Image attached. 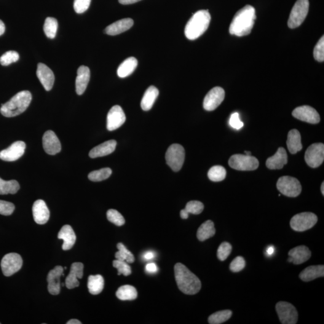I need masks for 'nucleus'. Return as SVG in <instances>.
<instances>
[{"mask_svg": "<svg viewBox=\"0 0 324 324\" xmlns=\"http://www.w3.org/2000/svg\"><path fill=\"white\" fill-rule=\"evenodd\" d=\"M256 18L255 8L247 5L238 10L230 24L229 33L238 37L247 36L251 33Z\"/></svg>", "mask_w": 324, "mask_h": 324, "instance_id": "nucleus-1", "label": "nucleus"}, {"mask_svg": "<svg viewBox=\"0 0 324 324\" xmlns=\"http://www.w3.org/2000/svg\"><path fill=\"white\" fill-rule=\"evenodd\" d=\"M175 277L179 290L187 295H195L201 288V282L196 275L183 264L177 263L174 267Z\"/></svg>", "mask_w": 324, "mask_h": 324, "instance_id": "nucleus-2", "label": "nucleus"}, {"mask_svg": "<svg viewBox=\"0 0 324 324\" xmlns=\"http://www.w3.org/2000/svg\"><path fill=\"white\" fill-rule=\"evenodd\" d=\"M211 15L208 10H201L194 13L187 22L184 33L191 41L199 38L205 33L210 25Z\"/></svg>", "mask_w": 324, "mask_h": 324, "instance_id": "nucleus-3", "label": "nucleus"}, {"mask_svg": "<svg viewBox=\"0 0 324 324\" xmlns=\"http://www.w3.org/2000/svg\"><path fill=\"white\" fill-rule=\"evenodd\" d=\"M32 100L28 91H23L15 95L9 101L2 104L0 112L6 117H13L23 113L28 108Z\"/></svg>", "mask_w": 324, "mask_h": 324, "instance_id": "nucleus-4", "label": "nucleus"}, {"mask_svg": "<svg viewBox=\"0 0 324 324\" xmlns=\"http://www.w3.org/2000/svg\"><path fill=\"white\" fill-rule=\"evenodd\" d=\"M309 8V0H297L292 9L289 18V27L294 29L300 26L307 17Z\"/></svg>", "mask_w": 324, "mask_h": 324, "instance_id": "nucleus-5", "label": "nucleus"}, {"mask_svg": "<svg viewBox=\"0 0 324 324\" xmlns=\"http://www.w3.org/2000/svg\"><path fill=\"white\" fill-rule=\"evenodd\" d=\"M277 188L286 197L296 198L301 194L302 187L299 181L290 176H283L278 179Z\"/></svg>", "mask_w": 324, "mask_h": 324, "instance_id": "nucleus-6", "label": "nucleus"}, {"mask_svg": "<svg viewBox=\"0 0 324 324\" xmlns=\"http://www.w3.org/2000/svg\"><path fill=\"white\" fill-rule=\"evenodd\" d=\"M317 222L318 217L315 214L304 212L293 216L290 221V226L294 231L304 232L312 228Z\"/></svg>", "mask_w": 324, "mask_h": 324, "instance_id": "nucleus-7", "label": "nucleus"}, {"mask_svg": "<svg viewBox=\"0 0 324 324\" xmlns=\"http://www.w3.org/2000/svg\"><path fill=\"white\" fill-rule=\"evenodd\" d=\"M165 158L170 167L175 172H178L183 167L185 159V150L179 144H173L166 152Z\"/></svg>", "mask_w": 324, "mask_h": 324, "instance_id": "nucleus-8", "label": "nucleus"}, {"mask_svg": "<svg viewBox=\"0 0 324 324\" xmlns=\"http://www.w3.org/2000/svg\"><path fill=\"white\" fill-rule=\"evenodd\" d=\"M259 164L255 157L246 154H234L229 160L230 167L238 171H254L258 168Z\"/></svg>", "mask_w": 324, "mask_h": 324, "instance_id": "nucleus-9", "label": "nucleus"}, {"mask_svg": "<svg viewBox=\"0 0 324 324\" xmlns=\"http://www.w3.org/2000/svg\"><path fill=\"white\" fill-rule=\"evenodd\" d=\"M275 310L280 323L283 324H296L298 322L299 313L296 308L290 302H278Z\"/></svg>", "mask_w": 324, "mask_h": 324, "instance_id": "nucleus-10", "label": "nucleus"}, {"mask_svg": "<svg viewBox=\"0 0 324 324\" xmlns=\"http://www.w3.org/2000/svg\"><path fill=\"white\" fill-rule=\"evenodd\" d=\"M23 261L21 256L18 253H8L2 258L1 267L5 276H11L18 271L23 266Z\"/></svg>", "mask_w": 324, "mask_h": 324, "instance_id": "nucleus-11", "label": "nucleus"}, {"mask_svg": "<svg viewBox=\"0 0 324 324\" xmlns=\"http://www.w3.org/2000/svg\"><path fill=\"white\" fill-rule=\"evenodd\" d=\"M324 160V145L315 143L307 149L305 153V160L308 165L316 168L322 165Z\"/></svg>", "mask_w": 324, "mask_h": 324, "instance_id": "nucleus-12", "label": "nucleus"}, {"mask_svg": "<svg viewBox=\"0 0 324 324\" xmlns=\"http://www.w3.org/2000/svg\"><path fill=\"white\" fill-rule=\"evenodd\" d=\"M225 93L223 88L216 87L212 88L205 96L203 106L206 111H212L224 101Z\"/></svg>", "mask_w": 324, "mask_h": 324, "instance_id": "nucleus-13", "label": "nucleus"}, {"mask_svg": "<svg viewBox=\"0 0 324 324\" xmlns=\"http://www.w3.org/2000/svg\"><path fill=\"white\" fill-rule=\"evenodd\" d=\"M293 116L301 121L318 124L320 122V116L318 112L310 106H301L296 108L293 112Z\"/></svg>", "mask_w": 324, "mask_h": 324, "instance_id": "nucleus-14", "label": "nucleus"}, {"mask_svg": "<svg viewBox=\"0 0 324 324\" xmlns=\"http://www.w3.org/2000/svg\"><path fill=\"white\" fill-rule=\"evenodd\" d=\"M26 145L23 141H17L7 149L0 152V159L6 162H14L23 156Z\"/></svg>", "mask_w": 324, "mask_h": 324, "instance_id": "nucleus-15", "label": "nucleus"}, {"mask_svg": "<svg viewBox=\"0 0 324 324\" xmlns=\"http://www.w3.org/2000/svg\"><path fill=\"white\" fill-rule=\"evenodd\" d=\"M126 120L122 107L116 105L110 109L107 116V128L109 131L117 129L124 124Z\"/></svg>", "mask_w": 324, "mask_h": 324, "instance_id": "nucleus-16", "label": "nucleus"}, {"mask_svg": "<svg viewBox=\"0 0 324 324\" xmlns=\"http://www.w3.org/2000/svg\"><path fill=\"white\" fill-rule=\"evenodd\" d=\"M64 269L61 266H56L48 273L47 281L48 290L52 295H58L60 293V278L63 275Z\"/></svg>", "mask_w": 324, "mask_h": 324, "instance_id": "nucleus-17", "label": "nucleus"}, {"mask_svg": "<svg viewBox=\"0 0 324 324\" xmlns=\"http://www.w3.org/2000/svg\"><path fill=\"white\" fill-rule=\"evenodd\" d=\"M43 147L47 154L55 155L61 150V146L57 136L52 130H48L43 136Z\"/></svg>", "mask_w": 324, "mask_h": 324, "instance_id": "nucleus-18", "label": "nucleus"}, {"mask_svg": "<svg viewBox=\"0 0 324 324\" xmlns=\"http://www.w3.org/2000/svg\"><path fill=\"white\" fill-rule=\"evenodd\" d=\"M37 76L43 86L47 91H50L54 84L55 76L52 70L43 63H39L37 65Z\"/></svg>", "mask_w": 324, "mask_h": 324, "instance_id": "nucleus-19", "label": "nucleus"}, {"mask_svg": "<svg viewBox=\"0 0 324 324\" xmlns=\"http://www.w3.org/2000/svg\"><path fill=\"white\" fill-rule=\"evenodd\" d=\"M33 214L35 222L44 224L49 221L50 212L44 200L39 199L35 201L33 206Z\"/></svg>", "mask_w": 324, "mask_h": 324, "instance_id": "nucleus-20", "label": "nucleus"}, {"mask_svg": "<svg viewBox=\"0 0 324 324\" xmlns=\"http://www.w3.org/2000/svg\"><path fill=\"white\" fill-rule=\"evenodd\" d=\"M84 271V265L81 262H75L72 264L71 272L68 276L66 277L65 285L68 289H74L78 287L79 282L77 278H82Z\"/></svg>", "mask_w": 324, "mask_h": 324, "instance_id": "nucleus-21", "label": "nucleus"}, {"mask_svg": "<svg viewBox=\"0 0 324 324\" xmlns=\"http://www.w3.org/2000/svg\"><path fill=\"white\" fill-rule=\"evenodd\" d=\"M288 163V155L285 149L280 147L276 152L267 160L266 166L270 170H280Z\"/></svg>", "mask_w": 324, "mask_h": 324, "instance_id": "nucleus-22", "label": "nucleus"}, {"mask_svg": "<svg viewBox=\"0 0 324 324\" xmlns=\"http://www.w3.org/2000/svg\"><path fill=\"white\" fill-rule=\"evenodd\" d=\"M90 79V71L87 66H81L77 69L76 79V92L82 95L85 92Z\"/></svg>", "mask_w": 324, "mask_h": 324, "instance_id": "nucleus-23", "label": "nucleus"}, {"mask_svg": "<svg viewBox=\"0 0 324 324\" xmlns=\"http://www.w3.org/2000/svg\"><path fill=\"white\" fill-rule=\"evenodd\" d=\"M133 20L131 18H125L123 20L116 21L110 25L107 26L104 32L109 36H116L123 32L126 31L133 26Z\"/></svg>", "mask_w": 324, "mask_h": 324, "instance_id": "nucleus-24", "label": "nucleus"}, {"mask_svg": "<svg viewBox=\"0 0 324 324\" xmlns=\"http://www.w3.org/2000/svg\"><path fill=\"white\" fill-rule=\"evenodd\" d=\"M288 255L293 259L294 264L299 265L309 260L311 257L312 253L306 246H299L292 249L289 251Z\"/></svg>", "mask_w": 324, "mask_h": 324, "instance_id": "nucleus-25", "label": "nucleus"}, {"mask_svg": "<svg viewBox=\"0 0 324 324\" xmlns=\"http://www.w3.org/2000/svg\"><path fill=\"white\" fill-rule=\"evenodd\" d=\"M58 239L63 240L62 249L64 250L71 249L76 242V237L72 227L66 224L62 227L58 234Z\"/></svg>", "mask_w": 324, "mask_h": 324, "instance_id": "nucleus-26", "label": "nucleus"}, {"mask_svg": "<svg viewBox=\"0 0 324 324\" xmlns=\"http://www.w3.org/2000/svg\"><path fill=\"white\" fill-rule=\"evenodd\" d=\"M117 142L115 140H110L104 142L94 148L89 152L91 158H97L107 156L116 150Z\"/></svg>", "mask_w": 324, "mask_h": 324, "instance_id": "nucleus-27", "label": "nucleus"}, {"mask_svg": "<svg viewBox=\"0 0 324 324\" xmlns=\"http://www.w3.org/2000/svg\"><path fill=\"white\" fill-rule=\"evenodd\" d=\"M324 276V266L323 265L308 267L301 272L299 278L304 282H310L316 278Z\"/></svg>", "mask_w": 324, "mask_h": 324, "instance_id": "nucleus-28", "label": "nucleus"}, {"mask_svg": "<svg viewBox=\"0 0 324 324\" xmlns=\"http://www.w3.org/2000/svg\"><path fill=\"white\" fill-rule=\"evenodd\" d=\"M287 147L291 154H296L302 149L300 133L297 129L290 131L288 135Z\"/></svg>", "mask_w": 324, "mask_h": 324, "instance_id": "nucleus-29", "label": "nucleus"}, {"mask_svg": "<svg viewBox=\"0 0 324 324\" xmlns=\"http://www.w3.org/2000/svg\"><path fill=\"white\" fill-rule=\"evenodd\" d=\"M159 90L154 86H150L146 90L143 99H142L141 106L144 111L150 110L152 106L159 96Z\"/></svg>", "mask_w": 324, "mask_h": 324, "instance_id": "nucleus-30", "label": "nucleus"}, {"mask_svg": "<svg viewBox=\"0 0 324 324\" xmlns=\"http://www.w3.org/2000/svg\"><path fill=\"white\" fill-rule=\"evenodd\" d=\"M138 66V60L135 57H129L120 64L117 75L121 78L126 77L133 73Z\"/></svg>", "mask_w": 324, "mask_h": 324, "instance_id": "nucleus-31", "label": "nucleus"}, {"mask_svg": "<svg viewBox=\"0 0 324 324\" xmlns=\"http://www.w3.org/2000/svg\"><path fill=\"white\" fill-rule=\"evenodd\" d=\"M216 234V229L213 221L208 220L203 223L198 229L197 238L200 242L213 237Z\"/></svg>", "mask_w": 324, "mask_h": 324, "instance_id": "nucleus-32", "label": "nucleus"}, {"mask_svg": "<svg viewBox=\"0 0 324 324\" xmlns=\"http://www.w3.org/2000/svg\"><path fill=\"white\" fill-rule=\"evenodd\" d=\"M104 288V278L101 275H91L88 277V288L90 293L98 295L101 293Z\"/></svg>", "mask_w": 324, "mask_h": 324, "instance_id": "nucleus-33", "label": "nucleus"}, {"mask_svg": "<svg viewBox=\"0 0 324 324\" xmlns=\"http://www.w3.org/2000/svg\"><path fill=\"white\" fill-rule=\"evenodd\" d=\"M117 298L123 301L133 300L137 298L138 293L135 287L124 285L119 288L116 293Z\"/></svg>", "mask_w": 324, "mask_h": 324, "instance_id": "nucleus-34", "label": "nucleus"}, {"mask_svg": "<svg viewBox=\"0 0 324 324\" xmlns=\"http://www.w3.org/2000/svg\"><path fill=\"white\" fill-rule=\"evenodd\" d=\"M20 189V184L17 181H5L0 178V195L15 194Z\"/></svg>", "mask_w": 324, "mask_h": 324, "instance_id": "nucleus-35", "label": "nucleus"}, {"mask_svg": "<svg viewBox=\"0 0 324 324\" xmlns=\"http://www.w3.org/2000/svg\"><path fill=\"white\" fill-rule=\"evenodd\" d=\"M232 312L230 310H221L213 313L208 318V323L210 324H221L226 322L232 317Z\"/></svg>", "mask_w": 324, "mask_h": 324, "instance_id": "nucleus-36", "label": "nucleus"}, {"mask_svg": "<svg viewBox=\"0 0 324 324\" xmlns=\"http://www.w3.org/2000/svg\"><path fill=\"white\" fill-rule=\"evenodd\" d=\"M117 248L119 249V251L116 252L115 256L118 260L125 261L128 264L133 263L135 261V257L123 243L118 244Z\"/></svg>", "mask_w": 324, "mask_h": 324, "instance_id": "nucleus-37", "label": "nucleus"}, {"mask_svg": "<svg viewBox=\"0 0 324 324\" xmlns=\"http://www.w3.org/2000/svg\"><path fill=\"white\" fill-rule=\"evenodd\" d=\"M58 29V21L55 18L48 17L45 20L44 30L50 39H54Z\"/></svg>", "mask_w": 324, "mask_h": 324, "instance_id": "nucleus-38", "label": "nucleus"}, {"mask_svg": "<svg viewBox=\"0 0 324 324\" xmlns=\"http://www.w3.org/2000/svg\"><path fill=\"white\" fill-rule=\"evenodd\" d=\"M226 171L222 166H214L210 168L208 173V177L210 180L214 182L223 181L226 178Z\"/></svg>", "mask_w": 324, "mask_h": 324, "instance_id": "nucleus-39", "label": "nucleus"}, {"mask_svg": "<svg viewBox=\"0 0 324 324\" xmlns=\"http://www.w3.org/2000/svg\"><path fill=\"white\" fill-rule=\"evenodd\" d=\"M111 174V169L102 168L101 170L92 171V173L88 174V178L92 181H101L108 178Z\"/></svg>", "mask_w": 324, "mask_h": 324, "instance_id": "nucleus-40", "label": "nucleus"}, {"mask_svg": "<svg viewBox=\"0 0 324 324\" xmlns=\"http://www.w3.org/2000/svg\"><path fill=\"white\" fill-rule=\"evenodd\" d=\"M107 218L111 223L116 224L117 226H121L125 224V219L123 218L121 213L114 209H111L107 211Z\"/></svg>", "mask_w": 324, "mask_h": 324, "instance_id": "nucleus-41", "label": "nucleus"}, {"mask_svg": "<svg viewBox=\"0 0 324 324\" xmlns=\"http://www.w3.org/2000/svg\"><path fill=\"white\" fill-rule=\"evenodd\" d=\"M20 58V55L15 50H9L0 57V64L2 66H9L10 64L17 62Z\"/></svg>", "mask_w": 324, "mask_h": 324, "instance_id": "nucleus-42", "label": "nucleus"}, {"mask_svg": "<svg viewBox=\"0 0 324 324\" xmlns=\"http://www.w3.org/2000/svg\"><path fill=\"white\" fill-rule=\"evenodd\" d=\"M231 251L232 246L231 244L227 242H224L219 246L218 252H217V256H218L219 260L224 261L229 256Z\"/></svg>", "mask_w": 324, "mask_h": 324, "instance_id": "nucleus-43", "label": "nucleus"}, {"mask_svg": "<svg viewBox=\"0 0 324 324\" xmlns=\"http://www.w3.org/2000/svg\"><path fill=\"white\" fill-rule=\"evenodd\" d=\"M113 267L116 268L118 270V275L123 274L125 276H128L132 273V270L129 265L125 261L114 260L113 261Z\"/></svg>", "mask_w": 324, "mask_h": 324, "instance_id": "nucleus-44", "label": "nucleus"}, {"mask_svg": "<svg viewBox=\"0 0 324 324\" xmlns=\"http://www.w3.org/2000/svg\"><path fill=\"white\" fill-rule=\"evenodd\" d=\"M204 208L203 203L198 200H191L187 203L185 209L189 214H199L201 213Z\"/></svg>", "mask_w": 324, "mask_h": 324, "instance_id": "nucleus-45", "label": "nucleus"}, {"mask_svg": "<svg viewBox=\"0 0 324 324\" xmlns=\"http://www.w3.org/2000/svg\"><path fill=\"white\" fill-rule=\"evenodd\" d=\"M313 56L319 62H323L324 60V37H321L313 50Z\"/></svg>", "mask_w": 324, "mask_h": 324, "instance_id": "nucleus-46", "label": "nucleus"}, {"mask_svg": "<svg viewBox=\"0 0 324 324\" xmlns=\"http://www.w3.org/2000/svg\"><path fill=\"white\" fill-rule=\"evenodd\" d=\"M245 267V259L242 256H237L230 264L229 269L233 273H238L242 271Z\"/></svg>", "mask_w": 324, "mask_h": 324, "instance_id": "nucleus-47", "label": "nucleus"}, {"mask_svg": "<svg viewBox=\"0 0 324 324\" xmlns=\"http://www.w3.org/2000/svg\"><path fill=\"white\" fill-rule=\"evenodd\" d=\"M92 0H74V7L77 13H82L87 11L90 6Z\"/></svg>", "mask_w": 324, "mask_h": 324, "instance_id": "nucleus-48", "label": "nucleus"}, {"mask_svg": "<svg viewBox=\"0 0 324 324\" xmlns=\"http://www.w3.org/2000/svg\"><path fill=\"white\" fill-rule=\"evenodd\" d=\"M15 205L13 203L0 200V214L3 216H10L15 210Z\"/></svg>", "mask_w": 324, "mask_h": 324, "instance_id": "nucleus-49", "label": "nucleus"}, {"mask_svg": "<svg viewBox=\"0 0 324 324\" xmlns=\"http://www.w3.org/2000/svg\"><path fill=\"white\" fill-rule=\"evenodd\" d=\"M229 125L235 129H240L243 127L244 123L240 119L238 112H234L231 115L229 120Z\"/></svg>", "mask_w": 324, "mask_h": 324, "instance_id": "nucleus-50", "label": "nucleus"}, {"mask_svg": "<svg viewBox=\"0 0 324 324\" xmlns=\"http://www.w3.org/2000/svg\"><path fill=\"white\" fill-rule=\"evenodd\" d=\"M146 270L150 274H155L158 272V267L154 263H150L147 265Z\"/></svg>", "mask_w": 324, "mask_h": 324, "instance_id": "nucleus-51", "label": "nucleus"}, {"mask_svg": "<svg viewBox=\"0 0 324 324\" xmlns=\"http://www.w3.org/2000/svg\"><path fill=\"white\" fill-rule=\"evenodd\" d=\"M154 256L155 254L153 251H149L144 254L143 258L146 260H151L154 258Z\"/></svg>", "mask_w": 324, "mask_h": 324, "instance_id": "nucleus-52", "label": "nucleus"}, {"mask_svg": "<svg viewBox=\"0 0 324 324\" xmlns=\"http://www.w3.org/2000/svg\"><path fill=\"white\" fill-rule=\"evenodd\" d=\"M140 1L141 0H119L120 3L124 5L133 4Z\"/></svg>", "mask_w": 324, "mask_h": 324, "instance_id": "nucleus-53", "label": "nucleus"}, {"mask_svg": "<svg viewBox=\"0 0 324 324\" xmlns=\"http://www.w3.org/2000/svg\"><path fill=\"white\" fill-rule=\"evenodd\" d=\"M189 213L187 212L185 209H183L180 211V216L181 219H187L189 218Z\"/></svg>", "mask_w": 324, "mask_h": 324, "instance_id": "nucleus-54", "label": "nucleus"}, {"mask_svg": "<svg viewBox=\"0 0 324 324\" xmlns=\"http://www.w3.org/2000/svg\"><path fill=\"white\" fill-rule=\"evenodd\" d=\"M274 247L273 246H270L267 249V253L268 255L271 256L274 253Z\"/></svg>", "mask_w": 324, "mask_h": 324, "instance_id": "nucleus-55", "label": "nucleus"}, {"mask_svg": "<svg viewBox=\"0 0 324 324\" xmlns=\"http://www.w3.org/2000/svg\"><path fill=\"white\" fill-rule=\"evenodd\" d=\"M5 29H6V27H5L4 23L1 20H0V36L4 33Z\"/></svg>", "mask_w": 324, "mask_h": 324, "instance_id": "nucleus-56", "label": "nucleus"}, {"mask_svg": "<svg viewBox=\"0 0 324 324\" xmlns=\"http://www.w3.org/2000/svg\"><path fill=\"white\" fill-rule=\"evenodd\" d=\"M82 323L81 321H79V320H76V319H73V320H71L68 321V323H67V324H81Z\"/></svg>", "mask_w": 324, "mask_h": 324, "instance_id": "nucleus-57", "label": "nucleus"}, {"mask_svg": "<svg viewBox=\"0 0 324 324\" xmlns=\"http://www.w3.org/2000/svg\"><path fill=\"white\" fill-rule=\"evenodd\" d=\"M321 192H322V194L323 195H324V183H322V185H321Z\"/></svg>", "mask_w": 324, "mask_h": 324, "instance_id": "nucleus-58", "label": "nucleus"}, {"mask_svg": "<svg viewBox=\"0 0 324 324\" xmlns=\"http://www.w3.org/2000/svg\"><path fill=\"white\" fill-rule=\"evenodd\" d=\"M245 154L247 155V156H251V152L250 151H245Z\"/></svg>", "mask_w": 324, "mask_h": 324, "instance_id": "nucleus-59", "label": "nucleus"}, {"mask_svg": "<svg viewBox=\"0 0 324 324\" xmlns=\"http://www.w3.org/2000/svg\"><path fill=\"white\" fill-rule=\"evenodd\" d=\"M288 261L290 262H293V259H292L291 257L290 256V258H288Z\"/></svg>", "mask_w": 324, "mask_h": 324, "instance_id": "nucleus-60", "label": "nucleus"}, {"mask_svg": "<svg viewBox=\"0 0 324 324\" xmlns=\"http://www.w3.org/2000/svg\"><path fill=\"white\" fill-rule=\"evenodd\" d=\"M0 324H1V323H0Z\"/></svg>", "mask_w": 324, "mask_h": 324, "instance_id": "nucleus-61", "label": "nucleus"}]
</instances>
